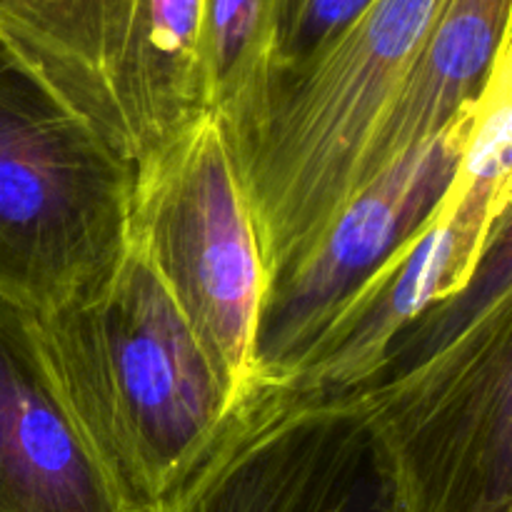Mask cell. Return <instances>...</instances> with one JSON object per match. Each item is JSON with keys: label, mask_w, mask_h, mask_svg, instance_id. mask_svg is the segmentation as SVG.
I'll return each mask as SVG.
<instances>
[{"label": "cell", "mask_w": 512, "mask_h": 512, "mask_svg": "<svg viewBox=\"0 0 512 512\" xmlns=\"http://www.w3.org/2000/svg\"><path fill=\"white\" fill-rule=\"evenodd\" d=\"M30 315L80 435L128 498L150 510L230 410L183 310L128 228L103 270Z\"/></svg>", "instance_id": "1"}, {"label": "cell", "mask_w": 512, "mask_h": 512, "mask_svg": "<svg viewBox=\"0 0 512 512\" xmlns=\"http://www.w3.org/2000/svg\"><path fill=\"white\" fill-rule=\"evenodd\" d=\"M403 512H512V233L360 385Z\"/></svg>", "instance_id": "2"}, {"label": "cell", "mask_w": 512, "mask_h": 512, "mask_svg": "<svg viewBox=\"0 0 512 512\" xmlns=\"http://www.w3.org/2000/svg\"><path fill=\"white\" fill-rule=\"evenodd\" d=\"M443 0H370L280 75L235 148L265 288L300 263L363 188L365 163Z\"/></svg>", "instance_id": "3"}, {"label": "cell", "mask_w": 512, "mask_h": 512, "mask_svg": "<svg viewBox=\"0 0 512 512\" xmlns=\"http://www.w3.org/2000/svg\"><path fill=\"white\" fill-rule=\"evenodd\" d=\"M0 50L133 170L210 110L203 0H0Z\"/></svg>", "instance_id": "4"}, {"label": "cell", "mask_w": 512, "mask_h": 512, "mask_svg": "<svg viewBox=\"0 0 512 512\" xmlns=\"http://www.w3.org/2000/svg\"><path fill=\"white\" fill-rule=\"evenodd\" d=\"M128 228L233 405L260 378L265 268L238 155L213 110L135 170Z\"/></svg>", "instance_id": "5"}, {"label": "cell", "mask_w": 512, "mask_h": 512, "mask_svg": "<svg viewBox=\"0 0 512 512\" xmlns=\"http://www.w3.org/2000/svg\"><path fill=\"white\" fill-rule=\"evenodd\" d=\"M135 170L0 50V293L43 310L123 248Z\"/></svg>", "instance_id": "6"}, {"label": "cell", "mask_w": 512, "mask_h": 512, "mask_svg": "<svg viewBox=\"0 0 512 512\" xmlns=\"http://www.w3.org/2000/svg\"><path fill=\"white\" fill-rule=\"evenodd\" d=\"M148 512H403L358 388L260 375Z\"/></svg>", "instance_id": "7"}, {"label": "cell", "mask_w": 512, "mask_h": 512, "mask_svg": "<svg viewBox=\"0 0 512 512\" xmlns=\"http://www.w3.org/2000/svg\"><path fill=\"white\" fill-rule=\"evenodd\" d=\"M470 108L375 175L340 210L320 243L265 288L258 375L288 378L335 310L433 218L458 173Z\"/></svg>", "instance_id": "8"}, {"label": "cell", "mask_w": 512, "mask_h": 512, "mask_svg": "<svg viewBox=\"0 0 512 512\" xmlns=\"http://www.w3.org/2000/svg\"><path fill=\"white\" fill-rule=\"evenodd\" d=\"M508 220L510 208L490 210L470 203L453 180L425 228L400 245L335 310L293 373L280 380L330 393L368 383L410 325L475 283L490 245Z\"/></svg>", "instance_id": "9"}, {"label": "cell", "mask_w": 512, "mask_h": 512, "mask_svg": "<svg viewBox=\"0 0 512 512\" xmlns=\"http://www.w3.org/2000/svg\"><path fill=\"white\" fill-rule=\"evenodd\" d=\"M0 512H148L85 443L45 368L33 315L3 293Z\"/></svg>", "instance_id": "10"}, {"label": "cell", "mask_w": 512, "mask_h": 512, "mask_svg": "<svg viewBox=\"0 0 512 512\" xmlns=\"http://www.w3.org/2000/svg\"><path fill=\"white\" fill-rule=\"evenodd\" d=\"M510 18L512 0H443L375 138L363 188L478 100L510 53Z\"/></svg>", "instance_id": "11"}, {"label": "cell", "mask_w": 512, "mask_h": 512, "mask_svg": "<svg viewBox=\"0 0 512 512\" xmlns=\"http://www.w3.org/2000/svg\"><path fill=\"white\" fill-rule=\"evenodd\" d=\"M280 0H203L210 110L238 148L268 105L275 80Z\"/></svg>", "instance_id": "12"}, {"label": "cell", "mask_w": 512, "mask_h": 512, "mask_svg": "<svg viewBox=\"0 0 512 512\" xmlns=\"http://www.w3.org/2000/svg\"><path fill=\"white\" fill-rule=\"evenodd\" d=\"M368 3L370 0H280L275 80L308 63Z\"/></svg>", "instance_id": "13"}]
</instances>
